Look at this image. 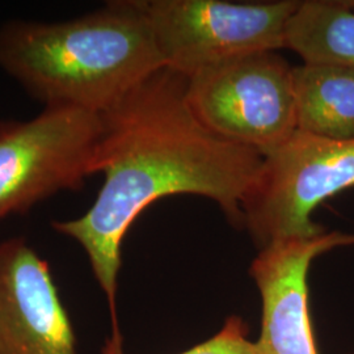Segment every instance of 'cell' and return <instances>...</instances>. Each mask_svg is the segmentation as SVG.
I'll list each match as a JSON object with an SVG mask.
<instances>
[{
  "label": "cell",
  "mask_w": 354,
  "mask_h": 354,
  "mask_svg": "<svg viewBox=\"0 0 354 354\" xmlns=\"http://www.w3.org/2000/svg\"><path fill=\"white\" fill-rule=\"evenodd\" d=\"M354 187V140H335L297 130L263 159L241 203L243 228L261 248L286 238H313L326 230L314 210Z\"/></svg>",
  "instance_id": "obj_3"
},
{
  "label": "cell",
  "mask_w": 354,
  "mask_h": 354,
  "mask_svg": "<svg viewBox=\"0 0 354 354\" xmlns=\"http://www.w3.org/2000/svg\"><path fill=\"white\" fill-rule=\"evenodd\" d=\"M165 67L136 0L61 23L0 26V68L44 108L102 114Z\"/></svg>",
  "instance_id": "obj_2"
},
{
  "label": "cell",
  "mask_w": 354,
  "mask_h": 354,
  "mask_svg": "<svg viewBox=\"0 0 354 354\" xmlns=\"http://www.w3.org/2000/svg\"><path fill=\"white\" fill-rule=\"evenodd\" d=\"M354 354V353H353Z\"/></svg>",
  "instance_id": "obj_12"
},
{
  "label": "cell",
  "mask_w": 354,
  "mask_h": 354,
  "mask_svg": "<svg viewBox=\"0 0 354 354\" xmlns=\"http://www.w3.org/2000/svg\"><path fill=\"white\" fill-rule=\"evenodd\" d=\"M180 354H257L256 345L247 339V327L239 317L228 319L213 339Z\"/></svg>",
  "instance_id": "obj_11"
},
{
  "label": "cell",
  "mask_w": 354,
  "mask_h": 354,
  "mask_svg": "<svg viewBox=\"0 0 354 354\" xmlns=\"http://www.w3.org/2000/svg\"><path fill=\"white\" fill-rule=\"evenodd\" d=\"M100 114L44 108L29 120H0V222L26 214L93 175Z\"/></svg>",
  "instance_id": "obj_6"
},
{
  "label": "cell",
  "mask_w": 354,
  "mask_h": 354,
  "mask_svg": "<svg viewBox=\"0 0 354 354\" xmlns=\"http://www.w3.org/2000/svg\"><path fill=\"white\" fill-rule=\"evenodd\" d=\"M285 48L304 64H327L354 70V1H301L286 28Z\"/></svg>",
  "instance_id": "obj_10"
},
{
  "label": "cell",
  "mask_w": 354,
  "mask_h": 354,
  "mask_svg": "<svg viewBox=\"0 0 354 354\" xmlns=\"http://www.w3.org/2000/svg\"><path fill=\"white\" fill-rule=\"evenodd\" d=\"M187 76L162 67L100 114L93 165L104 175L88 212L53 228L77 241L108 298L112 351H121L115 319L121 247L127 231L152 203L178 194L213 200L230 223L243 227L241 203L263 155L203 125L185 97Z\"/></svg>",
  "instance_id": "obj_1"
},
{
  "label": "cell",
  "mask_w": 354,
  "mask_h": 354,
  "mask_svg": "<svg viewBox=\"0 0 354 354\" xmlns=\"http://www.w3.org/2000/svg\"><path fill=\"white\" fill-rule=\"evenodd\" d=\"M48 263L23 238L0 241V354H76Z\"/></svg>",
  "instance_id": "obj_8"
},
{
  "label": "cell",
  "mask_w": 354,
  "mask_h": 354,
  "mask_svg": "<svg viewBox=\"0 0 354 354\" xmlns=\"http://www.w3.org/2000/svg\"><path fill=\"white\" fill-rule=\"evenodd\" d=\"M185 97L203 125L263 158L297 131L292 67L274 51L205 67L187 77Z\"/></svg>",
  "instance_id": "obj_4"
},
{
  "label": "cell",
  "mask_w": 354,
  "mask_h": 354,
  "mask_svg": "<svg viewBox=\"0 0 354 354\" xmlns=\"http://www.w3.org/2000/svg\"><path fill=\"white\" fill-rule=\"evenodd\" d=\"M298 0H136L146 16L165 66L184 76L259 51L285 48Z\"/></svg>",
  "instance_id": "obj_5"
},
{
  "label": "cell",
  "mask_w": 354,
  "mask_h": 354,
  "mask_svg": "<svg viewBox=\"0 0 354 354\" xmlns=\"http://www.w3.org/2000/svg\"><path fill=\"white\" fill-rule=\"evenodd\" d=\"M344 245H354V234L326 231L272 241L260 250L251 266L263 301L257 354H319L308 307V270L319 254Z\"/></svg>",
  "instance_id": "obj_7"
},
{
  "label": "cell",
  "mask_w": 354,
  "mask_h": 354,
  "mask_svg": "<svg viewBox=\"0 0 354 354\" xmlns=\"http://www.w3.org/2000/svg\"><path fill=\"white\" fill-rule=\"evenodd\" d=\"M297 130L322 138L354 140V70L327 64L292 67Z\"/></svg>",
  "instance_id": "obj_9"
}]
</instances>
